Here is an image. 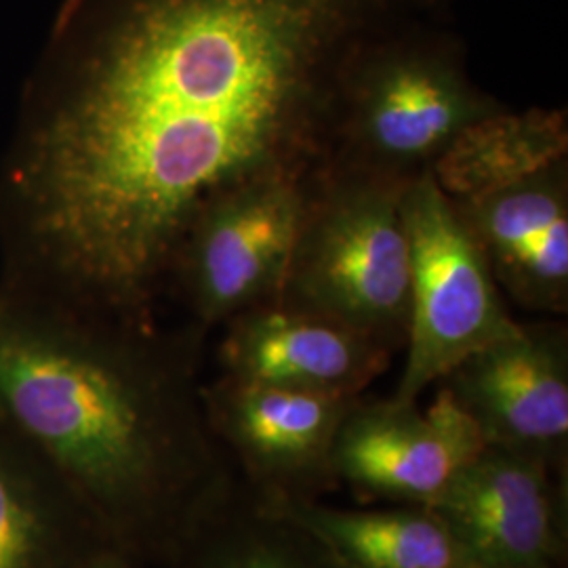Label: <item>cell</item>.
Listing matches in <instances>:
<instances>
[{
    "mask_svg": "<svg viewBox=\"0 0 568 568\" xmlns=\"http://www.w3.org/2000/svg\"><path fill=\"white\" fill-rule=\"evenodd\" d=\"M406 26L352 63L326 166L408 185L469 124L508 108L471 81L457 42Z\"/></svg>",
    "mask_w": 568,
    "mask_h": 568,
    "instance_id": "3",
    "label": "cell"
},
{
    "mask_svg": "<svg viewBox=\"0 0 568 568\" xmlns=\"http://www.w3.org/2000/svg\"><path fill=\"white\" fill-rule=\"evenodd\" d=\"M108 546L77 490L0 417V568H79Z\"/></svg>",
    "mask_w": 568,
    "mask_h": 568,
    "instance_id": "13",
    "label": "cell"
},
{
    "mask_svg": "<svg viewBox=\"0 0 568 568\" xmlns=\"http://www.w3.org/2000/svg\"><path fill=\"white\" fill-rule=\"evenodd\" d=\"M206 333L47 302L0 283V417L110 546L171 565L243 483L203 406Z\"/></svg>",
    "mask_w": 568,
    "mask_h": 568,
    "instance_id": "2",
    "label": "cell"
},
{
    "mask_svg": "<svg viewBox=\"0 0 568 568\" xmlns=\"http://www.w3.org/2000/svg\"><path fill=\"white\" fill-rule=\"evenodd\" d=\"M568 471L511 448H483L429 508L476 568H565Z\"/></svg>",
    "mask_w": 568,
    "mask_h": 568,
    "instance_id": "9",
    "label": "cell"
},
{
    "mask_svg": "<svg viewBox=\"0 0 568 568\" xmlns=\"http://www.w3.org/2000/svg\"><path fill=\"white\" fill-rule=\"evenodd\" d=\"M514 304L568 312V156L478 196L450 199Z\"/></svg>",
    "mask_w": 568,
    "mask_h": 568,
    "instance_id": "11",
    "label": "cell"
},
{
    "mask_svg": "<svg viewBox=\"0 0 568 568\" xmlns=\"http://www.w3.org/2000/svg\"><path fill=\"white\" fill-rule=\"evenodd\" d=\"M485 447L480 429L440 384L427 408L363 396L337 432L333 474L337 487L368 501L429 506Z\"/></svg>",
    "mask_w": 568,
    "mask_h": 568,
    "instance_id": "8",
    "label": "cell"
},
{
    "mask_svg": "<svg viewBox=\"0 0 568 568\" xmlns=\"http://www.w3.org/2000/svg\"><path fill=\"white\" fill-rule=\"evenodd\" d=\"M224 328L220 375L264 386L365 396L394 356L349 326L278 300L244 310Z\"/></svg>",
    "mask_w": 568,
    "mask_h": 568,
    "instance_id": "12",
    "label": "cell"
},
{
    "mask_svg": "<svg viewBox=\"0 0 568 568\" xmlns=\"http://www.w3.org/2000/svg\"><path fill=\"white\" fill-rule=\"evenodd\" d=\"M79 568H148L142 565L138 558L129 556L126 551L108 546V548L100 549L98 554H93L87 562H82Z\"/></svg>",
    "mask_w": 568,
    "mask_h": 568,
    "instance_id": "17",
    "label": "cell"
},
{
    "mask_svg": "<svg viewBox=\"0 0 568 568\" xmlns=\"http://www.w3.org/2000/svg\"><path fill=\"white\" fill-rule=\"evenodd\" d=\"M568 156V116L560 108L501 110L450 143L432 175L448 199L478 196Z\"/></svg>",
    "mask_w": 568,
    "mask_h": 568,
    "instance_id": "15",
    "label": "cell"
},
{
    "mask_svg": "<svg viewBox=\"0 0 568 568\" xmlns=\"http://www.w3.org/2000/svg\"><path fill=\"white\" fill-rule=\"evenodd\" d=\"M440 386L466 410L487 445L527 453L568 471L565 323H520L508 337L467 356Z\"/></svg>",
    "mask_w": 568,
    "mask_h": 568,
    "instance_id": "10",
    "label": "cell"
},
{
    "mask_svg": "<svg viewBox=\"0 0 568 568\" xmlns=\"http://www.w3.org/2000/svg\"><path fill=\"white\" fill-rule=\"evenodd\" d=\"M213 436L243 487L265 504L314 501L337 487L333 448L363 396L316 394L220 375L203 384Z\"/></svg>",
    "mask_w": 568,
    "mask_h": 568,
    "instance_id": "7",
    "label": "cell"
},
{
    "mask_svg": "<svg viewBox=\"0 0 568 568\" xmlns=\"http://www.w3.org/2000/svg\"><path fill=\"white\" fill-rule=\"evenodd\" d=\"M400 211L410 246V321L405 368L389 398L417 403L467 356L520 323L432 173L406 185Z\"/></svg>",
    "mask_w": 568,
    "mask_h": 568,
    "instance_id": "5",
    "label": "cell"
},
{
    "mask_svg": "<svg viewBox=\"0 0 568 568\" xmlns=\"http://www.w3.org/2000/svg\"><path fill=\"white\" fill-rule=\"evenodd\" d=\"M427 0H65L0 159V283L159 321L206 204L325 171L345 79Z\"/></svg>",
    "mask_w": 568,
    "mask_h": 568,
    "instance_id": "1",
    "label": "cell"
},
{
    "mask_svg": "<svg viewBox=\"0 0 568 568\" xmlns=\"http://www.w3.org/2000/svg\"><path fill=\"white\" fill-rule=\"evenodd\" d=\"M405 187L331 166L321 171L310 185L276 300L349 326L392 354L405 349L410 321Z\"/></svg>",
    "mask_w": 568,
    "mask_h": 568,
    "instance_id": "4",
    "label": "cell"
},
{
    "mask_svg": "<svg viewBox=\"0 0 568 568\" xmlns=\"http://www.w3.org/2000/svg\"><path fill=\"white\" fill-rule=\"evenodd\" d=\"M270 506L314 535L347 568H476L429 506L349 509L321 499Z\"/></svg>",
    "mask_w": 568,
    "mask_h": 568,
    "instance_id": "14",
    "label": "cell"
},
{
    "mask_svg": "<svg viewBox=\"0 0 568 568\" xmlns=\"http://www.w3.org/2000/svg\"><path fill=\"white\" fill-rule=\"evenodd\" d=\"M310 182L253 183L206 204L178 246L166 291L209 333L281 295Z\"/></svg>",
    "mask_w": 568,
    "mask_h": 568,
    "instance_id": "6",
    "label": "cell"
},
{
    "mask_svg": "<svg viewBox=\"0 0 568 568\" xmlns=\"http://www.w3.org/2000/svg\"><path fill=\"white\" fill-rule=\"evenodd\" d=\"M164 568H347L283 511L246 488Z\"/></svg>",
    "mask_w": 568,
    "mask_h": 568,
    "instance_id": "16",
    "label": "cell"
}]
</instances>
